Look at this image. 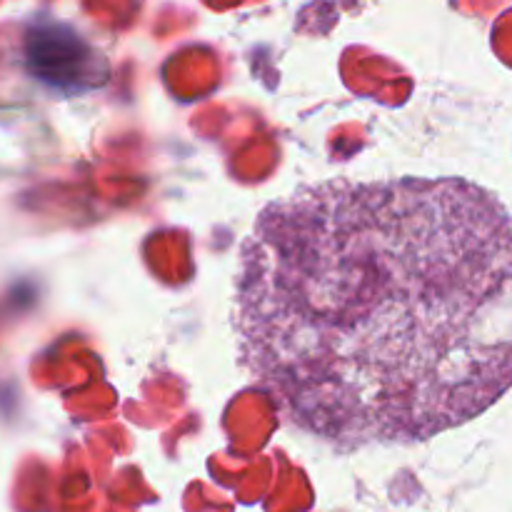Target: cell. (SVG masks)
<instances>
[{"label": "cell", "mask_w": 512, "mask_h": 512, "mask_svg": "<svg viewBox=\"0 0 512 512\" xmlns=\"http://www.w3.org/2000/svg\"><path fill=\"white\" fill-rule=\"evenodd\" d=\"M233 325L243 370L303 433L435 438L512 388V220L460 178L300 188L240 245Z\"/></svg>", "instance_id": "cell-1"}]
</instances>
